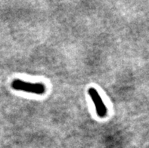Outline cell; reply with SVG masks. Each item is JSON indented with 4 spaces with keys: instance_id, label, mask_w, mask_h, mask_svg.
I'll return each mask as SVG.
<instances>
[{
    "instance_id": "cell-1",
    "label": "cell",
    "mask_w": 149,
    "mask_h": 148,
    "mask_svg": "<svg viewBox=\"0 0 149 148\" xmlns=\"http://www.w3.org/2000/svg\"><path fill=\"white\" fill-rule=\"evenodd\" d=\"M11 87L15 90L23 91L36 94H43L45 92V86L43 83H26L20 79L12 81Z\"/></svg>"
},
{
    "instance_id": "cell-2",
    "label": "cell",
    "mask_w": 149,
    "mask_h": 148,
    "mask_svg": "<svg viewBox=\"0 0 149 148\" xmlns=\"http://www.w3.org/2000/svg\"><path fill=\"white\" fill-rule=\"evenodd\" d=\"M88 93L94 103L98 116L102 118L104 117L107 115L108 110H107V107L102 101L101 96L98 94V91L94 88H89Z\"/></svg>"
}]
</instances>
